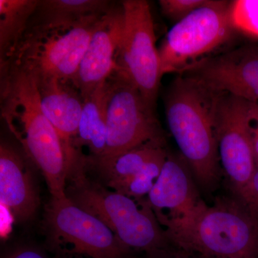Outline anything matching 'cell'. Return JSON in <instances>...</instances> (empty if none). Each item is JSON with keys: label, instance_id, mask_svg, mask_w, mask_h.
I'll list each match as a JSON object with an SVG mask.
<instances>
[{"label": "cell", "instance_id": "obj_1", "mask_svg": "<svg viewBox=\"0 0 258 258\" xmlns=\"http://www.w3.org/2000/svg\"><path fill=\"white\" fill-rule=\"evenodd\" d=\"M1 115L41 171L52 198H66L69 161L66 147L42 111L33 75L15 64L1 71Z\"/></svg>", "mask_w": 258, "mask_h": 258}, {"label": "cell", "instance_id": "obj_2", "mask_svg": "<svg viewBox=\"0 0 258 258\" xmlns=\"http://www.w3.org/2000/svg\"><path fill=\"white\" fill-rule=\"evenodd\" d=\"M220 93L180 74L164 98L168 126L181 155L197 183L209 191L215 189L221 179L216 132Z\"/></svg>", "mask_w": 258, "mask_h": 258}, {"label": "cell", "instance_id": "obj_3", "mask_svg": "<svg viewBox=\"0 0 258 258\" xmlns=\"http://www.w3.org/2000/svg\"><path fill=\"white\" fill-rule=\"evenodd\" d=\"M66 195L103 222L131 252L147 254L172 244L147 198L135 200L108 189L89 179L83 167L70 174Z\"/></svg>", "mask_w": 258, "mask_h": 258}, {"label": "cell", "instance_id": "obj_4", "mask_svg": "<svg viewBox=\"0 0 258 258\" xmlns=\"http://www.w3.org/2000/svg\"><path fill=\"white\" fill-rule=\"evenodd\" d=\"M106 13L63 23L30 20L10 64L36 78L74 82L93 32Z\"/></svg>", "mask_w": 258, "mask_h": 258}, {"label": "cell", "instance_id": "obj_5", "mask_svg": "<svg viewBox=\"0 0 258 258\" xmlns=\"http://www.w3.org/2000/svg\"><path fill=\"white\" fill-rule=\"evenodd\" d=\"M175 245L205 258H258V222L238 198H217Z\"/></svg>", "mask_w": 258, "mask_h": 258}, {"label": "cell", "instance_id": "obj_6", "mask_svg": "<svg viewBox=\"0 0 258 258\" xmlns=\"http://www.w3.org/2000/svg\"><path fill=\"white\" fill-rule=\"evenodd\" d=\"M43 225L47 244L59 258H127L130 254L103 222L67 197L51 198Z\"/></svg>", "mask_w": 258, "mask_h": 258}, {"label": "cell", "instance_id": "obj_7", "mask_svg": "<svg viewBox=\"0 0 258 258\" xmlns=\"http://www.w3.org/2000/svg\"><path fill=\"white\" fill-rule=\"evenodd\" d=\"M230 3L210 0L169 30L159 49L161 76L182 74L230 39Z\"/></svg>", "mask_w": 258, "mask_h": 258}, {"label": "cell", "instance_id": "obj_8", "mask_svg": "<svg viewBox=\"0 0 258 258\" xmlns=\"http://www.w3.org/2000/svg\"><path fill=\"white\" fill-rule=\"evenodd\" d=\"M105 89L107 136L103 157L117 155L152 141L166 142L155 108L132 83L113 72Z\"/></svg>", "mask_w": 258, "mask_h": 258}, {"label": "cell", "instance_id": "obj_9", "mask_svg": "<svg viewBox=\"0 0 258 258\" xmlns=\"http://www.w3.org/2000/svg\"><path fill=\"white\" fill-rule=\"evenodd\" d=\"M121 4L124 25L114 72L132 83L155 108L162 76L150 6L145 0Z\"/></svg>", "mask_w": 258, "mask_h": 258}, {"label": "cell", "instance_id": "obj_10", "mask_svg": "<svg viewBox=\"0 0 258 258\" xmlns=\"http://www.w3.org/2000/svg\"><path fill=\"white\" fill-rule=\"evenodd\" d=\"M182 156L168 153L147 200L158 221L174 244L192 227L208 205Z\"/></svg>", "mask_w": 258, "mask_h": 258}, {"label": "cell", "instance_id": "obj_11", "mask_svg": "<svg viewBox=\"0 0 258 258\" xmlns=\"http://www.w3.org/2000/svg\"><path fill=\"white\" fill-rule=\"evenodd\" d=\"M249 102L220 93L216 112L219 157L234 196L239 198L256 171L248 126Z\"/></svg>", "mask_w": 258, "mask_h": 258}, {"label": "cell", "instance_id": "obj_12", "mask_svg": "<svg viewBox=\"0 0 258 258\" xmlns=\"http://www.w3.org/2000/svg\"><path fill=\"white\" fill-rule=\"evenodd\" d=\"M166 142H147L111 156L85 157L83 166L96 171L102 184L135 200L147 198L167 158Z\"/></svg>", "mask_w": 258, "mask_h": 258}, {"label": "cell", "instance_id": "obj_13", "mask_svg": "<svg viewBox=\"0 0 258 258\" xmlns=\"http://www.w3.org/2000/svg\"><path fill=\"white\" fill-rule=\"evenodd\" d=\"M182 74L198 80L212 91L258 103V50L255 49H237L206 57Z\"/></svg>", "mask_w": 258, "mask_h": 258}, {"label": "cell", "instance_id": "obj_14", "mask_svg": "<svg viewBox=\"0 0 258 258\" xmlns=\"http://www.w3.org/2000/svg\"><path fill=\"white\" fill-rule=\"evenodd\" d=\"M124 17L121 3H113L97 25L74 80L83 99L103 86L116 69Z\"/></svg>", "mask_w": 258, "mask_h": 258}, {"label": "cell", "instance_id": "obj_15", "mask_svg": "<svg viewBox=\"0 0 258 258\" xmlns=\"http://www.w3.org/2000/svg\"><path fill=\"white\" fill-rule=\"evenodd\" d=\"M35 79L42 111L57 131L66 147L70 171L83 157V153L76 149V142L84 99L71 81L54 78Z\"/></svg>", "mask_w": 258, "mask_h": 258}, {"label": "cell", "instance_id": "obj_16", "mask_svg": "<svg viewBox=\"0 0 258 258\" xmlns=\"http://www.w3.org/2000/svg\"><path fill=\"white\" fill-rule=\"evenodd\" d=\"M0 201L20 222L30 220L40 206L31 171L14 148L3 142L0 145Z\"/></svg>", "mask_w": 258, "mask_h": 258}, {"label": "cell", "instance_id": "obj_17", "mask_svg": "<svg viewBox=\"0 0 258 258\" xmlns=\"http://www.w3.org/2000/svg\"><path fill=\"white\" fill-rule=\"evenodd\" d=\"M39 0H0V69L14 58Z\"/></svg>", "mask_w": 258, "mask_h": 258}, {"label": "cell", "instance_id": "obj_18", "mask_svg": "<svg viewBox=\"0 0 258 258\" xmlns=\"http://www.w3.org/2000/svg\"><path fill=\"white\" fill-rule=\"evenodd\" d=\"M105 83L84 100L76 148L82 153L83 147L89 149L88 157L104 156L106 150V89Z\"/></svg>", "mask_w": 258, "mask_h": 258}, {"label": "cell", "instance_id": "obj_19", "mask_svg": "<svg viewBox=\"0 0 258 258\" xmlns=\"http://www.w3.org/2000/svg\"><path fill=\"white\" fill-rule=\"evenodd\" d=\"M106 0H39L30 20L41 23H63L103 14L111 8Z\"/></svg>", "mask_w": 258, "mask_h": 258}, {"label": "cell", "instance_id": "obj_20", "mask_svg": "<svg viewBox=\"0 0 258 258\" xmlns=\"http://www.w3.org/2000/svg\"><path fill=\"white\" fill-rule=\"evenodd\" d=\"M230 18L235 30L258 40V0L231 2Z\"/></svg>", "mask_w": 258, "mask_h": 258}, {"label": "cell", "instance_id": "obj_21", "mask_svg": "<svg viewBox=\"0 0 258 258\" xmlns=\"http://www.w3.org/2000/svg\"><path fill=\"white\" fill-rule=\"evenodd\" d=\"M210 2V0H160L159 3L163 15L178 23Z\"/></svg>", "mask_w": 258, "mask_h": 258}, {"label": "cell", "instance_id": "obj_22", "mask_svg": "<svg viewBox=\"0 0 258 258\" xmlns=\"http://www.w3.org/2000/svg\"><path fill=\"white\" fill-rule=\"evenodd\" d=\"M245 208L258 222V169L252 176L248 184L239 196Z\"/></svg>", "mask_w": 258, "mask_h": 258}, {"label": "cell", "instance_id": "obj_23", "mask_svg": "<svg viewBox=\"0 0 258 258\" xmlns=\"http://www.w3.org/2000/svg\"><path fill=\"white\" fill-rule=\"evenodd\" d=\"M248 126L253 150L254 162L256 169H258V103L249 102Z\"/></svg>", "mask_w": 258, "mask_h": 258}, {"label": "cell", "instance_id": "obj_24", "mask_svg": "<svg viewBox=\"0 0 258 258\" xmlns=\"http://www.w3.org/2000/svg\"><path fill=\"white\" fill-rule=\"evenodd\" d=\"M147 258H205L200 254L171 244L165 248L147 254Z\"/></svg>", "mask_w": 258, "mask_h": 258}, {"label": "cell", "instance_id": "obj_25", "mask_svg": "<svg viewBox=\"0 0 258 258\" xmlns=\"http://www.w3.org/2000/svg\"><path fill=\"white\" fill-rule=\"evenodd\" d=\"M5 258H47L41 251L30 247L15 249Z\"/></svg>", "mask_w": 258, "mask_h": 258}]
</instances>
